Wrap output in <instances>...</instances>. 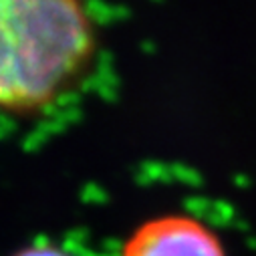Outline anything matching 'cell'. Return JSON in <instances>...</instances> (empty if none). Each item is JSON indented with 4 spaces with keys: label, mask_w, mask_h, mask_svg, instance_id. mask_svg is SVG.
I'll return each mask as SVG.
<instances>
[{
    "label": "cell",
    "mask_w": 256,
    "mask_h": 256,
    "mask_svg": "<svg viewBox=\"0 0 256 256\" xmlns=\"http://www.w3.org/2000/svg\"><path fill=\"white\" fill-rule=\"evenodd\" d=\"M95 40L83 0H0V111L56 103L91 67Z\"/></svg>",
    "instance_id": "1"
},
{
    "label": "cell",
    "mask_w": 256,
    "mask_h": 256,
    "mask_svg": "<svg viewBox=\"0 0 256 256\" xmlns=\"http://www.w3.org/2000/svg\"><path fill=\"white\" fill-rule=\"evenodd\" d=\"M119 256H226V250L204 222L186 214H168L138 226Z\"/></svg>",
    "instance_id": "2"
},
{
    "label": "cell",
    "mask_w": 256,
    "mask_h": 256,
    "mask_svg": "<svg viewBox=\"0 0 256 256\" xmlns=\"http://www.w3.org/2000/svg\"><path fill=\"white\" fill-rule=\"evenodd\" d=\"M12 256H69V254L52 244H32V246H26L14 252Z\"/></svg>",
    "instance_id": "3"
}]
</instances>
